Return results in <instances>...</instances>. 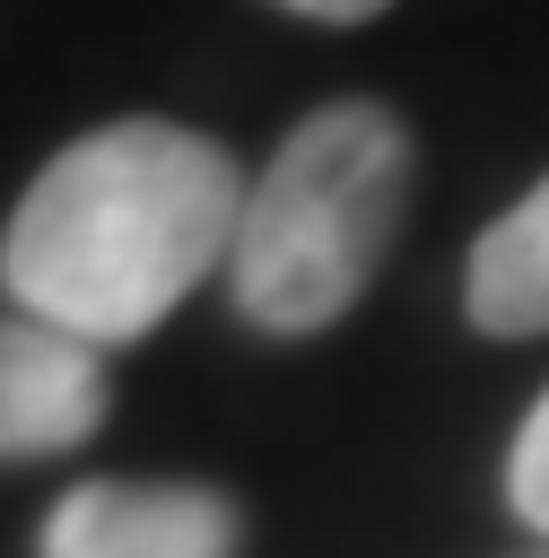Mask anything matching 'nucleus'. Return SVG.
Segmentation results:
<instances>
[{
    "label": "nucleus",
    "mask_w": 549,
    "mask_h": 558,
    "mask_svg": "<svg viewBox=\"0 0 549 558\" xmlns=\"http://www.w3.org/2000/svg\"><path fill=\"white\" fill-rule=\"evenodd\" d=\"M279 9H296V17H331V26H357V17H375V9H392V0H279Z\"/></svg>",
    "instance_id": "nucleus-7"
},
{
    "label": "nucleus",
    "mask_w": 549,
    "mask_h": 558,
    "mask_svg": "<svg viewBox=\"0 0 549 558\" xmlns=\"http://www.w3.org/2000/svg\"><path fill=\"white\" fill-rule=\"evenodd\" d=\"M244 201L218 140L183 122H105L26 183L0 279L17 314L70 340H139L235 253Z\"/></svg>",
    "instance_id": "nucleus-1"
},
{
    "label": "nucleus",
    "mask_w": 549,
    "mask_h": 558,
    "mask_svg": "<svg viewBox=\"0 0 549 558\" xmlns=\"http://www.w3.org/2000/svg\"><path fill=\"white\" fill-rule=\"evenodd\" d=\"M96 418H105L96 349L35 314H0V462L70 453L78 436H96Z\"/></svg>",
    "instance_id": "nucleus-4"
},
{
    "label": "nucleus",
    "mask_w": 549,
    "mask_h": 558,
    "mask_svg": "<svg viewBox=\"0 0 549 558\" xmlns=\"http://www.w3.org/2000/svg\"><path fill=\"white\" fill-rule=\"evenodd\" d=\"M505 488H514V514H523L532 532H549V392H540V410H532V418H523V436H514Z\"/></svg>",
    "instance_id": "nucleus-6"
},
{
    "label": "nucleus",
    "mask_w": 549,
    "mask_h": 558,
    "mask_svg": "<svg viewBox=\"0 0 549 558\" xmlns=\"http://www.w3.org/2000/svg\"><path fill=\"white\" fill-rule=\"evenodd\" d=\"M410 201V131L383 105H322L305 113L279 157L261 166L227 279L244 323L261 331H322L375 279Z\"/></svg>",
    "instance_id": "nucleus-2"
},
{
    "label": "nucleus",
    "mask_w": 549,
    "mask_h": 558,
    "mask_svg": "<svg viewBox=\"0 0 549 558\" xmlns=\"http://www.w3.org/2000/svg\"><path fill=\"white\" fill-rule=\"evenodd\" d=\"M471 323L497 340L549 331V174L471 244Z\"/></svg>",
    "instance_id": "nucleus-5"
},
{
    "label": "nucleus",
    "mask_w": 549,
    "mask_h": 558,
    "mask_svg": "<svg viewBox=\"0 0 549 558\" xmlns=\"http://www.w3.org/2000/svg\"><path fill=\"white\" fill-rule=\"evenodd\" d=\"M44 558H235V506L192 480H96L52 506Z\"/></svg>",
    "instance_id": "nucleus-3"
}]
</instances>
